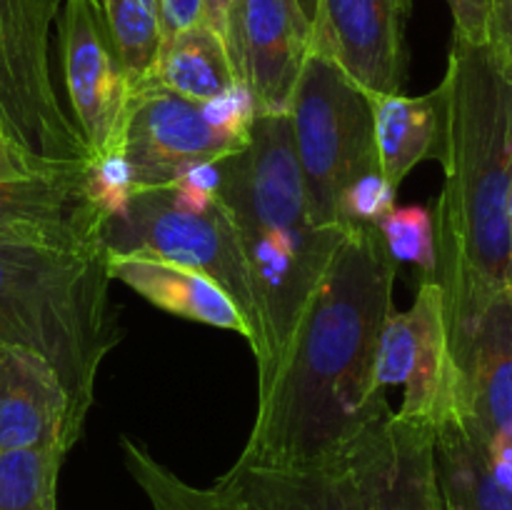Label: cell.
<instances>
[{
	"mask_svg": "<svg viewBox=\"0 0 512 510\" xmlns=\"http://www.w3.org/2000/svg\"><path fill=\"white\" fill-rule=\"evenodd\" d=\"M395 273L398 263L378 225L348 228L283 358L258 388V415L235 463L340 468L355 438L390 408L375 378V358L393 313Z\"/></svg>",
	"mask_w": 512,
	"mask_h": 510,
	"instance_id": "obj_1",
	"label": "cell"
},
{
	"mask_svg": "<svg viewBox=\"0 0 512 510\" xmlns=\"http://www.w3.org/2000/svg\"><path fill=\"white\" fill-rule=\"evenodd\" d=\"M438 160L445 183L435 205V250L450 350L485 303L510 288L508 188L512 175V75L488 43L453 38L443 83Z\"/></svg>",
	"mask_w": 512,
	"mask_h": 510,
	"instance_id": "obj_2",
	"label": "cell"
},
{
	"mask_svg": "<svg viewBox=\"0 0 512 510\" xmlns=\"http://www.w3.org/2000/svg\"><path fill=\"white\" fill-rule=\"evenodd\" d=\"M218 170L215 203L233 228L258 305L263 388L348 228L310 218L288 113L255 115L248 143L218 160Z\"/></svg>",
	"mask_w": 512,
	"mask_h": 510,
	"instance_id": "obj_3",
	"label": "cell"
},
{
	"mask_svg": "<svg viewBox=\"0 0 512 510\" xmlns=\"http://www.w3.org/2000/svg\"><path fill=\"white\" fill-rule=\"evenodd\" d=\"M105 250L0 243V343L43 355L70 403V430L83 433L105 355L118 345Z\"/></svg>",
	"mask_w": 512,
	"mask_h": 510,
	"instance_id": "obj_4",
	"label": "cell"
},
{
	"mask_svg": "<svg viewBox=\"0 0 512 510\" xmlns=\"http://www.w3.org/2000/svg\"><path fill=\"white\" fill-rule=\"evenodd\" d=\"M288 118L310 218L335 228L343 190L378 170L373 100L335 60L310 48Z\"/></svg>",
	"mask_w": 512,
	"mask_h": 510,
	"instance_id": "obj_5",
	"label": "cell"
},
{
	"mask_svg": "<svg viewBox=\"0 0 512 510\" xmlns=\"http://www.w3.org/2000/svg\"><path fill=\"white\" fill-rule=\"evenodd\" d=\"M100 240L108 255H145L208 275L240 310L248 325L250 350L255 360L260 358L263 333L248 268L218 203L205 213H188L173 203L168 185L133 190L125 208L105 218Z\"/></svg>",
	"mask_w": 512,
	"mask_h": 510,
	"instance_id": "obj_6",
	"label": "cell"
},
{
	"mask_svg": "<svg viewBox=\"0 0 512 510\" xmlns=\"http://www.w3.org/2000/svg\"><path fill=\"white\" fill-rule=\"evenodd\" d=\"M60 0H0V135L43 160H90L60 103L50 68V30Z\"/></svg>",
	"mask_w": 512,
	"mask_h": 510,
	"instance_id": "obj_7",
	"label": "cell"
},
{
	"mask_svg": "<svg viewBox=\"0 0 512 510\" xmlns=\"http://www.w3.org/2000/svg\"><path fill=\"white\" fill-rule=\"evenodd\" d=\"M85 173L88 160H43L0 135V243L105 250Z\"/></svg>",
	"mask_w": 512,
	"mask_h": 510,
	"instance_id": "obj_8",
	"label": "cell"
},
{
	"mask_svg": "<svg viewBox=\"0 0 512 510\" xmlns=\"http://www.w3.org/2000/svg\"><path fill=\"white\" fill-rule=\"evenodd\" d=\"M375 378L380 388H405L400 418L435 430L463 415V378L450 350L445 295L435 278L420 280L408 310L388 315L380 333Z\"/></svg>",
	"mask_w": 512,
	"mask_h": 510,
	"instance_id": "obj_9",
	"label": "cell"
},
{
	"mask_svg": "<svg viewBox=\"0 0 512 510\" xmlns=\"http://www.w3.org/2000/svg\"><path fill=\"white\" fill-rule=\"evenodd\" d=\"M58 43L70 118L83 135L90 158L123 150L133 85L115 55L95 0H63Z\"/></svg>",
	"mask_w": 512,
	"mask_h": 510,
	"instance_id": "obj_10",
	"label": "cell"
},
{
	"mask_svg": "<svg viewBox=\"0 0 512 510\" xmlns=\"http://www.w3.org/2000/svg\"><path fill=\"white\" fill-rule=\"evenodd\" d=\"M245 143V138H235L210 123L200 103L155 85L133 90L123 153L135 190L165 188L190 165L218 163Z\"/></svg>",
	"mask_w": 512,
	"mask_h": 510,
	"instance_id": "obj_11",
	"label": "cell"
},
{
	"mask_svg": "<svg viewBox=\"0 0 512 510\" xmlns=\"http://www.w3.org/2000/svg\"><path fill=\"white\" fill-rule=\"evenodd\" d=\"M223 40L255 115L288 113L313 43V25L298 0H230Z\"/></svg>",
	"mask_w": 512,
	"mask_h": 510,
	"instance_id": "obj_12",
	"label": "cell"
},
{
	"mask_svg": "<svg viewBox=\"0 0 512 510\" xmlns=\"http://www.w3.org/2000/svg\"><path fill=\"white\" fill-rule=\"evenodd\" d=\"M340 468L358 510H435V430L383 410L345 453Z\"/></svg>",
	"mask_w": 512,
	"mask_h": 510,
	"instance_id": "obj_13",
	"label": "cell"
},
{
	"mask_svg": "<svg viewBox=\"0 0 512 510\" xmlns=\"http://www.w3.org/2000/svg\"><path fill=\"white\" fill-rule=\"evenodd\" d=\"M413 0H318L313 43L368 95H398L408 80Z\"/></svg>",
	"mask_w": 512,
	"mask_h": 510,
	"instance_id": "obj_14",
	"label": "cell"
},
{
	"mask_svg": "<svg viewBox=\"0 0 512 510\" xmlns=\"http://www.w3.org/2000/svg\"><path fill=\"white\" fill-rule=\"evenodd\" d=\"M453 358L463 378V418L480 440L512 443V288L485 303Z\"/></svg>",
	"mask_w": 512,
	"mask_h": 510,
	"instance_id": "obj_15",
	"label": "cell"
},
{
	"mask_svg": "<svg viewBox=\"0 0 512 510\" xmlns=\"http://www.w3.org/2000/svg\"><path fill=\"white\" fill-rule=\"evenodd\" d=\"M53 443H78L58 373L35 350L0 343V455Z\"/></svg>",
	"mask_w": 512,
	"mask_h": 510,
	"instance_id": "obj_16",
	"label": "cell"
},
{
	"mask_svg": "<svg viewBox=\"0 0 512 510\" xmlns=\"http://www.w3.org/2000/svg\"><path fill=\"white\" fill-rule=\"evenodd\" d=\"M210 493L218 510H358L343 468L278 470L235 463Z\"/></svg>",
	"mask_w": 512,
	"mask_h": 510,
	"instance_id": "obj_17",
	"label": "cell"
},
{
	"mask_svg": "<svg viewBox=\"0 0 512 510\" xmlns=\"http://www.w3.org/2000/svg\"><path fill=\"white\" fill-rule=\"evenodd\" d=\"M110 278L178 318L233 330L248 340V325L233 300L208 275L145 255H108Z\"/></svg>",
	"mask_w": 512,
	"mask_h": 510,
	"instance_id": "obj_18",
	"label": "cell"
},
{
	"mask_svg": "<svg viewBox=\"0 0 512 510\" xmlns=\"http://www.w3.org/2000/svg\"><path fill=\"white\" fill-rule=\"evenodd\" d=\"M378 170L400 188L418 163L438 158L443 135V103L438 88L428 95H370Z\"/></svg>",
	"mask_w": 512,
	"mask_h": 510,
	"instance_id": "obj_19",
	"label": "cell"
},
{
	"mask_svg": "<svg viewBox=\"0 0 512 510\" xmlns=\"http://www.w3.org/2000/svg\"><path fill=\"white\" fill-rule=\"evenodd\" d=\"M143 85L170 90L200 105L233 90L238 78H235L223 33L198 23L173 38H165L153 73Z\"/></svg>",
	"mask_w": 512,
	"mask_h": 510,
	"instance_id": "obj_20",
	"label": "cell"
},
{
	"mask_svg": "<svg viewBox=\"0 0 512 510\" xmlns=\"http://www.w3.org/2000/svg\"><path fill=\"white\" fill-rule=\"evenodd\" d=\"M435 470L448 508L512 510V493L495 483L483 440L463 415L435 428Z\"/></svg>",
	"mask_w": 512,
	"mask_h": 510,
	"instance_id": "obj_21",
	"label": "cell"
},
{
	"mask_svg": "<svg viewBox=\"0 0 512 510\" xmlns=\"http://www.w3.org/2000/svg\"><path fill=\"white\" fill-rule=\"evenodd\" d=\"M133 90L150 78L163 48L160 0H95Z\"/></svg>",
	"mask_w": 512,
	"mask_h": 510,
	"instance_id": "obj_22",
	"label": "cell"
},
{
	"mask_svg": "<svg viewBox=\"0 0 512 510\" xmlns=\"http://www.w3.org/2000/svg\"><path fill=\"white\" fill-rule=\"evenodd\" d=\"M68 453L53 443L0 455V510H58V475Z\"/></svg>",
	"mask_w": 512,
	"mask_h": 510,
	"instance_id": "obj_23",
	"label": "cell"
},
{
	"mask_svg": "<svg viewBox=\"0 0 512 510\" xmlns=\"http://www.w3.org/2000/svg\"><path fill=\"white\" fill-rule=\"evenodd\" d=\"M120 443H123L130 475L145 490L153 510H218L210 490L193 488V485L175 478L168 468L155 463L153 455L143 445L135 443L133 438H123Z\"/></svg>",
	"mask_w": 512,
	"mask_h": 510,
	"instance_id": "obj_24",
	"label": "cell"
},
{
	"mask_svg": "<svg viewBox=\"0 0 512 510\" xmlns=\"http://www.w3.org/2000/svg\"><path fill=\"white\" fill-rule=\"evenodd\" d=\"M395 263H415L423 278L438 275L433 213L425 205H395L378 223Z\"/></svg>",
	"mask_w": 512,
	"mask_h": 510,
	"instance_id": "obj_25",
	"label": "cell"
},
{
	"mask_svg": "<svg viewBox=\"0 0 512 510\" xmlns=\"http://www.w3.org/2000/svg\"><path fill=\"white\" fill-rule=\"evenodd\" d=\"M395 198H398V188L390 185L380 175V170L363 175L353 185H348L343 190V195H340L338 223L343 228H353V225H378L395 208Z\"/></svg>",
	"mask_w": 512,
	"mask_h": 510,
	"instance_id": "obj_26",
	"label": "cell"
},
{
	"mask_svg": "<svg viewBox=\"0 0 512 510\" xmlns=\"http://www.w3.org/2000/svg\"><path fill=\"white\" fill-rule=\"evenodd\" d=\"M495 0H448L453 15V38L488 43V25Z\"/></svg>",
	"mask_w": 512,
	"mask_h": 510,
	"instance_id": "obj_27",
	"label": "cell"
},
{
	"mask_svg": "<svg viewBox=\"0 0 512 510\" xmlns=\"http://www.w3.org/2000/svg\"><path fill=\"white\" fill-rule=\"evenodd\" d=\"M488 48L512 75V0H495L488 25Z\"/></svg>",
	"mask_w": 512,
	"mask_h": 510,
	"instance_id": "obj_28",
	"label": "cell"
},
{
	"mask_svg": "<svg viewBox=\"0 0 512 510\" xmlns=\"http://www.w3.org/2000/svg\"><path fill=\"white\" fill-rule=\"evenodd\" d=\"M205 0H160L163 40L203 23Z\"/></svg>",
	"mask_w": 512,
	"mask_h": 510,
	"instance_id": "obj_29",
	"label": "cell"
},
{
	"mask_svg": "<svg viewBox=\"0 0 512 510\" xmlns=\"http://www.w3.org/2000/svg\"><path fill=\"white\" fill-rule=\"evenodd\" d=\"M228 5H230V0H205L203 23L218 30V33H223V18H225V10H228Z\"/></svg>",
	"mask_w": 512,
	"mask_h": 510,
	"instance_id": "obj_30",
	"label": "cell"
},
{
	"mask_svg": "<svg viewBox=\"0 0 512 510\" xmlns=\"http://www.w3.org/2000/svg\"><path fill=\"white\" fill-rule=\"evenodd\" d=\"M508 240H510V288H512V175H510V188H508Z\"/></svg>",
	"mask_w": 512,
	"mask_h": 510,
	"instance_id": "obj_31",
	"label": "cell"
},
{
	"mask_svg": "<svg viewBox=\"0 0 512 510\" xmlns=\"http://www.w3.org/2000/svg\"><path fill=\"white\" fill-rule=\"evenodd\" d=\"M298 3H300V8H303L305 18H308L310 25H313L315 13H318V0H298Z\"/></svg>",
	"mask_w": 512,
	"mask_h": 510,
	"instance_id": "obj_32",
	"label": "cell"
},
{
	"mask_svg": "<svg viewBox=\"0 0 512 510\" xmlns=\"http://www.w3.org/2000/svg\"><path fill=\"white\" fill-rule=\"evenodd\" d=\"M60 3H63V0H60Z\"/></svg>",
	"mask_w": 512,
	"mask_h": 510,
	"instance_id": "obj_33",
	"label": "cell"
}]
</instances>
